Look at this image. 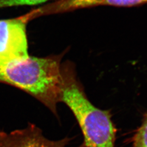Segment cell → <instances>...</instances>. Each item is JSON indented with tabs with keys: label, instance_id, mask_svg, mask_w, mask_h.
Masks as SVG:
<instances>
[{
	"label": "cell",
	"instance_id": "6da1fadb",
	"mask_svg": "<svg viewBox=\"0 0 147 147\" xmlns=\"http://www.w3.org/2000/svg\"><path fill=\"white\" fill-rule=\"evenodd\" d=\"M59 102L73 112L86 147H115L117 130L110 112L97 108L89 101L78 79L75 66L69 61L61 64Z\"/></svg>",
	"mask_w": 147,
	"mask_h": 147
},
{
	"label": "cell",
	"instance_id": "7a4b0ae2",
	"mask_svg": "<svg viewBox=\"0 0 147 147\" xmlns=\"http://www.w3.org/2000/svg\"><path fill=\"white\" fill-rule=\"evenodd\" d=\"M67 52L42 57L30 56L21 62L0 65V82L26 92L58 117L61 67Z\"/></svg>",
	"mask_w": 147,
	"mask_h": 147
},
{
	"label": "cell",
	"instance_id": "3957f363",
	"mask_svg": "<svg viewBox=\"0 0 147 147\" xmlns=\"http://www.w3.org/2000/svg\"><path fill=\"white\" fill-rule=\"evenodd\" d=\"M26 16L0 20V65L26 60L28 50Z\"/></svg>",
	"mask_w": 147,
	"mask_h": 147
},
{
	"label": "cell",
	"instance_id": "277c9868",
	"mask_svg": "<svg viewBox=\"0 0 147 147\" xmlns=\"http://www.w3.org/2000/svg\"><path fill=\"white\" fill-rule=\"evenodd\" d=\"M70 140L68 137L55 141L50 140L34 124L9 132L0 129V147H69ZM77 147L86 146L82 143Z\"/></svg>",
	"mask_w": 147,
	"mask_h": 147
},
{
	"label": "cell",
	"instance_id": "5b68a950",
	"mask_svg": "<svg viewBox=\"0 0 147 147\" xmlns=\"http://www.w3.org/2000/svg\"><path fill=\"white\" fill-rule=\"evenodd\" d=\"M147 3V0H59L48 11H68L99 6L130 7Z\"/></svg>",
	"mask_w": 147,
	"mask_h": 147
},
{
	"label": "cell",
	"instance_id": "8992f818",
	"mask_svg": "<svg viewBox=\"0 0 147 147\" xmlns=\"http://www.w3.org/2000/svg\"><path fill=\"white\" fill-rule=\"evenodd\" d=\"M133 147H147V113L132 138Z\"/></svg>",
	"mask_w": 147,
	"mask_h": 147
},
{
	"label": "cell",
	"instance_id": "52a82bcc",
	"mask_svg": "<svg viewBox=\"0 0 147 147\" xmlns=\"http://www.w3.org/2000/svg\"><path fill=\"white\" fill-rule=\"evenodd\" d=\"M49 0H0V8L17 5H34Z\"/></svg>",
	"mask_w": 147,
	"mask_h": 147
}]
</instances>
